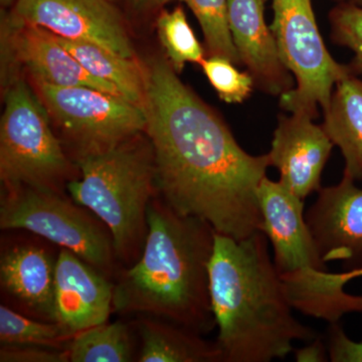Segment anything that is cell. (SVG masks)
I'll return each instance as SVG.
<instances>
[{
  "mask_svg": "<svg viewBox=\"0 0 362 362\" xmlns=\"http://www.w3.org/2000/svg\"><path fill=\"white\" fill-rule=\"evenodd\" d=\"M145 81V133L153 148L158 194L221 235L242 240L263 232L258 188L270 166L268 154L243 149L168 59H152Z\"/></svg>",
  "mask_w": 362,
  "mask_h": 362,
  "instance_id": "obj_1",
  "label": "cell"
},
{
  "mask_svg": "<svg viewBox=\"0 0 362 362\" xmlns=\"http://www.w3.org/2000/svg\"><path fill=\"white\" fill-rule=\"evenodd\" d=\"M209 295L223 362L285 358L293 342L317 337L293 315L263 232L242 240L216 233Z\"/></svg>",
  "mask_w": 362,
  "mask_h": 362,
  "instance_id": "obj_2",
  "label": "cell"
},
{
  "mask_svg": "<svg viewBox=\"0 0 362 362\" xmlns=\"http://www.w3.org/2000/svg\"><path fill=\"white\" fill-rule=\"evenodd\" d=\"M147 223L141 257L116 276L113 310L164 319L201 335L211 332L216 323L209 263L216 230L178 213L159 194L150 202Z\"/></svg>",
  "mask_w": 362,
  "mask_h": 362,
  "instance_id": "obj_3",
  "label": "cell"
},
{
  "mask_svg": "<svg viewBox=\"0 0 362 362\" xmlns=\"http://www.w3.org/2000/svg\"><path fill=\"white\" fill-rule=\"evenodd\" d=\"M145 133V132H144ZM80 177L66 185L71 199L110 230L119 264L134 265L147 233V211L158 194L153 148L147 135L77 158Z\"/></svg>",
  "mask_w": 362,
  "mask_h": 362,
  "instance_id": "obj_4",
  "label": "cell"
},
{
  "mask_svg": "<svg viewBox=\"0 0 362 362\" xmlns=\"http://www.w3.org/2000/svg\"><path fill=\"white\" fill-rule=\"evenodd\" d=\"M258 199L263 232L270 240L274 265L293 308L335 323L349 313H362V296L344 285L319 255L304 214V201L280 181L262 180Z\"/></svg>",
  "mask_w": 362,
  "mask_h": 362,
  "instance_id": "obj_5",
  "label": "cell"
},
{
  "mask_svg": "<svg viewBox=\"0 0 362 362\" xmlns=\"http://www.w3.org/2000/svg\"><path fill=\"white\" fill-rule=\"evenodd\" d=\"M42 99L25 82L8 86L0 122V178L6 187H30L65 194L77 180Z\"/></svg>",
  "mask_w": 362,
  "mask_h": 362,
  "instance_id": "obj_6",
  "label": "cell"
},
{
  "mask_svg": "<svg viewBox=\"0 0 362 362\" xmlns=\"http://www.w3.org/2000/svg\"><path fill=\"white\" fill-rule=\"evenodd\" d=\"M0 228L28 230L73 252L110 279L118 275L113 238L103 221L65 194L4 185Z\"/></svg>",
  "mask_w": 362,
  "mask_h": 362,
  "instance_id": "obj_7",
  "label": "cell"
},
{
  "mask_svg": "<svg viewBox=\"0 0 362 362\" xmlns=\"http://www.w3.org/2000/svg\"><path fill=\"white\" fill-rule=\"evenodd\" d=\"M272 6L279 54L295 81L294 88L280 96L281 107L315 119L318 107L327 108L335 85L351 71L328 52L311 0H272Z\"/></svg>",
  "mask_w": 362,
  "mask_h": 362,
  "instance_id": "obj_8",
  "label": "cell"
},
{
  "mask_svg": "<svg viewBox=\"0 0 362 362\" xmlns=\"http://www.w3.org/2000/svg\"><path fill=\"white\" fill-rule=\"evenodd\" d=\"M37 86L42 103L73 144L77 158L145 132L144 109L125 98L88 87Z\"/></svg>",
  "mask_w": 362,
  "mask_h": 362,
  "instance_id": "obj_9",
  "label": "cell"
},
{
  "mask_svg": "<svg viewBox=\"0 0 362 362\" xmlns=\"http://www.w3.org/2000/svg\"><path fill=\"white\" fill-rule=\"evenodd\" d=\"M13 16L58 37L92 42L135 59L125 21L111 0H18Z\"/></svg>",
  "mask_w": 362,
  "mask_h": 362,
  "instance_id": "obj_10",
  "label": "cell"
},
{
  "mask_svg": "<svg viewBox=\"0 0 362 362\" xmlns=\"http://www.w3.org/2000/svg\"><path fill=\"white\" fill-rule=\"evenodd\" d=\"M319 255L340 262L343 272L362 269V188L346 173L337 185L321 187L305 214Z\"/></svg>",
  "mask_w": 362,
  "mask_h": 362,
  "instance_id": "obj_11",
  "label": "cell"
},
{
  "mask_svg": "<svg viewBox=\"0 0 362 362\" xmlns=\"http://www.w3.org/2000/svg\"><path fill=\"white\" fill-rule=\"evenodd\" d=\"M289 114L278 118L269 161L280 173L279 181L304 201L320 189L323 169L334 144L311 116Z\"/></svg>",
  "mask_w": 362,
  "mask_h": 362,
  "instance_id": "obj_12",
  "label": "cell"
},
{
  "mask_svg": "<svg viewBox=\"0 0 362 362\" xmlns=\"http://www.w3.org/2000/svg\"><path fill=\"white\" fill-rule=\"evenodd\" d=\"M114 286L112 279L61 247L54 271L56 322L71 337L106 323L113 310Z\"/></svg>",
  "mask_w": 362,
  "mask_h": 362,
  "instance_id": "obj_13",
  "label": "cell"
},
{
  "mask_svg": "<svg viewBox=\"0 0 362 362\" xmlns=\"http://www.w3.org/2000/svg\"><path fill=\"white\" fill-rule=\"evenodd\" d=\"M228 28L240 64L262 92L282 96L295 86L267 23L264 0H228Z\"/></svg>",
  "mask_w": 362,
  "mask_h": 362,
  "instance_id": "obj_14",
  "label": "cell"
},
{
  "mask_svg": "<svg viewBox=\"0 0 362 362\" xmlns=\"http://www.w3.org/2000/svg\"><path fill=\"white\" fill-rule=\"evenodd\" d=\"M6 26L11 35L14 58L25 66L37 84L93 88L123 97L115 86L86 71L52 33L39 26L21 23L13 14L7 18Z\"/></svg>",
  "mask_w": 362,
  "mask_h": 362,
  "instance_id": "obj_15",
  "label": "cell"
},
{
  "mask_svg": "<svg viewBox=\"0 0 362 362\" xmlns=\"http://www.w3.org/2000/svg\"><path fill=\"white\" fill-rule=\"evenodd\" d=\"M56 259L44 247L26 244L9 247L0 259V284L25 315L56 322Z\"/></svg>",
  "mask_w": 362,
  "mask_h": 362,
  "instance_id": "obj_16",
  "label": "cell"
},
{
  "mask_svg": "<svg viewBox=\"0 0 362 362\" xmlns=\"http://www.w3.org/2000/svg\"><path fill=\"white\" fill-rule=\"evenodd\" d=\"M133 322L140 340L139 362H223L218 343L178 324L147 315Z\"/></svg>",
  "mask_w": 362,
  "mask_h": 362,
  "instance_id": "obj_17",
  "label": "cell"
},
{
  "mask_svg": "<svg viewBox=\"0 0 362 362\" xmlns=\"http://www.w3.org/2000/svg\"><path fill=\"white\" fill-rule=\"evenodd\" d=\"M323 114L324 130L344 158L343 173L362 180L361 78L350 74L340 80Z\"/></svg>",
  "mask_w": 362,
  "mask_h": 362,
  "instance_id": "obj_18",
  "label": "cell"
},
{
  "mask_svg": "<svg viewBox=\"0 0 362 362\" xmlns=\"http://www.w3.org/2000/svg\"><path fill=\"white\" fill-rule=\"evenodd\" d=\"M54 37L90 75L115 86L125 99L143 107L146 87L145 69L138 65L135 59L125 58L92 42Z\"/></svg>",
  "mask_w": 362,
  "mask_h": 362,
  "instance_id": "obj_19",
  "label": "cell"
},
{
  "mask_svg": "<svg viewBox=\"0 0 362 362\" xmlns=\"http://www.w3.org/2000/svg\"><path fill=\"white\" fill-rule=\"evenodd\" d=\"M132 329L133 326L117 321L81 331L66 349L70 362L137 361Z\"/></svg>",
  "mask_w": 362,
  "mask_h": 362,
  "instance_id": "obj_20",
  "label": "cell"
},
{
  "mask_svg": "<svg viewBox=\"0 0 362 362\" xmlns=\"http://www.w3.org/2000/svg\"><path fill=\"white\" fill-rule=\"evenodd\" d=\"M71 335L58 323L47 322L0 306V343L1 345H40L66 349Z\"/></svg>",
  "mask_w": 362,
  "mask_h": 362,
  "instance_id": "obj_21",
  "label": "cell"
},
{
  "mask_svg": "<svg viewBox=\"0 0 362 362\" xmlns=\"http://www.w3.org/2000/svg\"><path fill=\"white\" fill-rule=\"evenodd\" d=\"M157 33L168 59L173 69L180 74L188 63L201 64L204 49L188 23L182 7L162 11L157 20Z\"/></svg>",
  "mask_w": 362,
  "mask_h": 362,
  "instance_id": "obj_22",
  "label": "cell"
},
{
  "mask_svg": "<svg viewBox=\"0 0 362 362\" xmlns=\"http://www.w3.org/2000/svg\"><path fill=\"white\" fill-rule=\"evenodd\" d=\"M185 2L201 25L209 56H221L240 65L228 28V0H180Z\"/></svg>",
  "mask_w": 362,
  "mask_h": 362,
  "instance_id": "obj_23",
  "label": "cell"
},
{
  "mask_svg": "<svg viewBox=\"0 0 362 362\" xmlns=\"http://www.w3.org/2000/svg\"><path fill=\"white\" fill-rule=\"evenodd\" d=\"M204 75L221 101L239 104L246 101L254 90V78L249 71H242L230 59L209 56L201 64Z\"/></svg>",
  "mask_w": 362,
  "mask_h": 362,
  "instance_id": "obj_24",
  "label": "cell"
},
{
  "mask_svg": "<svg viewBox=\"0 0 362 362\" xmlns=\"http://www.w3.org/2000/svg\"><path fill=\"white\" fill-rule=\"evenodd\" d=\"M331 39L354 52L349 65L354 75L362 74V6L342 2L329 13Z\"/></svg>",
  "mask_w": 362,
  "mask_h": 362,
  "instance_id": "obj_25",
  "label": "cell"
},
{
  "mask_svg": "<svg viewBox=\"0 0 362 362\" xmlns=\"http://www.w3.org/2000/svg\"><path fill=\"white\" fill-rule=\"evenodd\" d=\"M68 350L40 345H1L0 362H69Z\"/></svg>",
  "mask_w": 362,
  "mask_h": 362,
  "instance_id": "obj_26",
  "label": "cell"
},
{
  "mask_svg": "<svg viewBox=\"0 0 362 362\" xmlns=\"http://www.w3.org/2000/svg\"><path fill=\"white\" fill-rule=\"evenodd\" d=\"M326 345L330 361L362 362V342L350 339L338 322L330 323Z\"/></svg>",
  "mask_w": 362,
  "mask_h": 362,
  "instance_id": "obj_27",
  "label": "cell"
},
{
  "mask_svg": "<svg viewBox=\"0 0 362 362\" xmlns=\"http://www.w3.org/2000/svg\"><path fill=\"white\" fill-rule=\"evenodd\" d=\"M327 345L317 337L309 342L307 346L295 351V358L298 362H324L328 361Z\"/></svg>",
  "mask_w": 362,
  "mask_h": 362,
  "instance_id": "obj_28",
  "label": "cell"
},
{
  "mask_svg": "<svg viewBox=\"0 0 362 362\" xmlns=\"http://www.w3.org/2000/svg\"><path fill=\"white\" fill-rule=\"evenodd\" d=\"M129 1L137 11H147L163 6L169 0H129Z\"/></svg>",
  "mask_w": 362,
  "mask_h": 362,
  "instance_id": "obj_29",
  "label": "cell"
},
{
  "mask_svg": "<svg viewBox=\"0 0 362 362\" xmlns=\"http://www.w3.org/2000/svg\"><path fill=\"white\" fill-rule=\"evenodd\" d=\"M339 276L342 282L346 284V283L349 282L352 279L362 277V269L351 272H342V273H339Z\"/></svg>",
  "mask_w": 362,
  "mask_h": 362,
  "instance_id": "obj_30",
  "label": "cell"
},
{
  "mask_svg": "<svg viewBox=\"0 0 362 362\" xmlns=\"http://www.w3.org/2000/svg\"><path fill=\"white\" fill-rule=\"evenodd\" d=\"M18 0H0V2H1L2 6H11V4H16Z\"/></svg>",
  "mask_w": 362,
  "mask_h": 362,
  "instance_id": "obj_31",
  "label": "cell"
},
{
  "mask_svg": "<svg viewBox=\"0 0 362 362\" xmlns=\"http://www.w3.org/2000/svg\"><path fill=\"white\" fill-rule=\"evenodd\" d=\"M344 2H350V4H358L362 6V0H344Z\"/></svg>",
  "mask_w": 362,
  "mask_h": 362,
  "instance_id": "obj_32",
  "label": "cell"
},
{
  "mask_svg": "<svg viewBox=\"0 0 362 362\" xmlns=\"http://www.w3.org/2000/svg\"><path fill=\"white\" fill-rule=\"evenodd\" d=\"M111 1H113V2H114V1H115V0H111Z\"/></svg>",
  "mask_w": 362,
  "mask_h": 362,
  "instance_id": "obj_33",
  "label": "cell"
}]
</instances>
